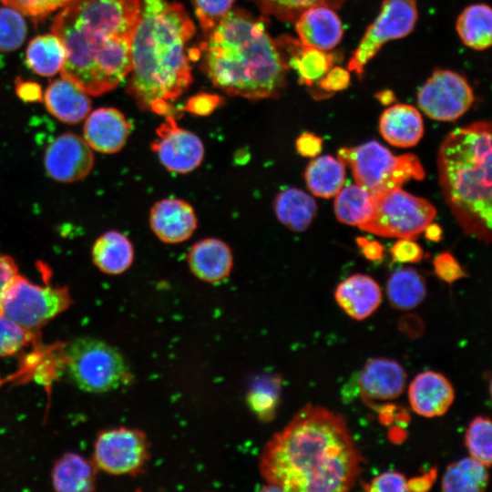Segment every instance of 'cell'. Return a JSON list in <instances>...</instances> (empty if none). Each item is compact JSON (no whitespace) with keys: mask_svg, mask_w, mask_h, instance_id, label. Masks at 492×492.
Returning a JSON list of instances; mask_svg holds the SVG:
<instances>
[{"mask_svg":"<svg viewBox=\"0 0 492 492\" xmlns=\"http://www.w3.org/2000/svg\"><path fill=\"white\" fill-rule=\"evenodd\" d=\"M156 133L151 149L167 170L187 174L200 166L205 155L201 139L195 133L179 127L173 116L166 115Z\"/></svg>","mask_w":492,"mask_h":492,"instance_id":"obj_13","label":"cell"},{"mask_svg":"<svg viewBox=\"0 0 492 492\" xmlns=\"http://www.w3.org/2000/svg\"><path fill=\"white\" fill-rule=\"evenodd\" d=\"M474 92L466 79L448 69H436L417 92L419 108L430 118L454 121L472 106Z\"/></svg>","mask_w":492,"mask_h":492,"instance_id":"obj_12","label":"cell"},{"mask_svg":"<svg viewBox=\"0 0 492 492\" xmlns=\"http://www.w3.org/2000/svg\"><path fill=\"white\" fill-rule=\"evenodd\" d=\"M295 147L301 156L315 158L322 151L323 140L313 133H303L296 139Z\"/></svg>","mask_w":492,"mask_h":492,"instance_id":"obj_47","label":"cell"},{"mask_svg":"<svg viewBox=\"0 0 492 492\" xmlns=\"http://www.w3.org/2000/svg\"><path fill=\"white\" fill-rule=\"evenodd\" d=\"M15 91L19 98L26 102H38L42 99L41 87L35 82L16 80Z\"/></svg>","mask_w":492,"mask_h":492,"instance_id":"obj_48","label":"cell"},{"mask_svg":"<svg viewBox=\"0 0 492 492\" xmlns=\"http://www.w3.org/2000/svg\"><path fill=\"white\" fill-rule=\"evenodd\" d=\"M141 0H71L51 30L64 43L66 78L99 96L116 88L131 70V42Z\"/></svg>","mask_w":492,"mask_h":492,"instance_id":"obj_2","label":"cell"},{"mask_svg":"<svg viewBox=\"0 0 492 492\" xmlns=\"http://www.w3.org/2000/svg\"><path fill=\"white\" fill-rule=\"evenodd\" d=\"M221 104V99L216 95L199 94L190 97L184 107L192 114L206 116L214 111V109Z\"/></svg>","mask_w":492,"mask_h":492,"instance_id":"obj_45","label":"cell"},{"mask_svg":"<svg viewBox=\"0 0 492 492\" xmlns=\"http://www.w3.org/2000/svg\"><path fill=\"white\" fill-rule=\"evenodd\" d=\"M455 399L450 381L441 373L425 371L415 375L408 387V401L417 415L431 418L445 415Z\"/></svg>","mask_w":492,"mask_h":492,"instance_id":"obj_17","label":"cell"},{"mask_svg":"<svg viewBox=\"0 0 492 492\" xmlns=\"http://www.w3.org/2000/svg\"><path fill=\"white\" fill-rule=\"evenodd\" d=\"M273 211L278 220L287 229L302 232L313 221L317 204L311 195L301 189L287 188L275 196Z\"/></svg>","mask_w":492,"mask_h":492,"instance_id":"obj_26","label":"cell"},{"mask_svg":"<svg viewBox=\"0 0 492 492\" xmlns=\"http://www.w3.org/2000/svg\"><path fill=\"white\" fill-rule=\"evenodd\" d=\"M338 159L351 169L355 182L374 196L401 188L410 179L421 180L425 176L415 155L395 156L374 140L342 148L338 150Z\"/></svg>","mask_w":492,"mask_h":492,"instance_id":"obj_6","label":"cell"},{"mask_svg":"<svg viewBox=\"0 0 492 492\" xmlns=\"http://www.w3.org/2000/svg\"><path fill=\"white\" fill-rule=\"evenodd\" d=\"M356 241L366 259L377 261L383 257L384 248L378 241H369L364 237L357 238Z\"/></svg>","mask_w":492,"mask_h":492,"instance_id":"obj_50","label":"cell"},{"mask_svg":"<svg viewBox=\"0 0 492 492\" xmlns=\"http://www.w3.org/2000/svg\"><path fill=\"white\" fill-rule=\"evenodd\" d=\"M195 14L204 31L209 32L231 10L235 0H193Z\"/></svg>","mask_w":492,"mask_h":492,"instance_id":"obj_39","label":"cell"},{"mask_svg":"<svg viewBox=\"0 0 492 492\" xmlns=\"http://www.w3.org/2000/svg\"><path fill=\"white\" fill-rule=\"evenodd\" d=\"M303 175L311 193L329 199L344 186L345 167L339 159L324 155L312 159Z\"/></svg>","mask_w":492,"mask_h":492,"instance_id":"obj_29","label":"cell"},{"mask_svg":"<svg viewBox=\"0 0 492 492\" xmlns=\"http://www.w3.org/2000/svg\"><path fill=\"white\" fill-rule=\"evenodd\" d=\"M465 444L470 456L486 466L491 465L492 425L487 416H477L469 424L465 436Z\"/></svg>","mask_w":492,"mask_h":492,"instance_id":"obj_35","label":"cell"},{"mask_svg":"<svg viewBox=\"0 0 492 492\" xmlns=\"http://www.w3.org/2000/svg\"><path fill=\"white\" fill-rule=\"evenodd\" d=\"M69 378L83 391L106 393L128 383L130 374L122 355L107 343L83 336L65 348Z\"/></svg>","mask_w":492,"mask_h":492,"instance_id":"obj_7","label":"cell"},{"mask_svg":"<svg viewBox=\"0 0 492 492\" xmlns=\"http://www.w3.org/2000/svg\"><path fill=\"white\" fill-rule=\"evenodd\" d=\"M96 466L75 453H67L54 465L52 483L59 492H88L95 489Z\"/></svg>","mask_w":492,"mask_h":492,"instance_id":"obj_27","label":"cell"},{"mask_svg":"<svg viewBox=\"0 0 492 492\" xmlns=\"http://www.w3.org/2000/svg\"><path fill=\"white\" fill-rule=\"evenodd\" d=\"M374 195L356 184L343 186L335 195L333 209L337 220L344 224L359 226L373 214Z\"/></svg>","mask_w":492,"mask_h":492,"instance_id":"obj_33","label":"cell"},{"mask_svg":"<svg viewBox=\"0 0 492 492\" xmlns=\"http://www.w3.org/2000/svg\"><path fill=\"white\" fill-rule=\"evenodd\" d=\"M132 123L114 108H99L87 118L83 138L92 150L103 154L119 152L126 145Z\"/></svg>","mask_w":492,"mask_h":492,"instance_id":"obj_16","label":"cell"},{"mask_svg":"<svg viewBox=\"0 0 492 492\" xmlns=\"http://www.w3.org/2000/svg\"><path fill=\"white\" fill-rule=\"evenodd\" d=\"M43 98L46 110L56 119L67 124L82 121L91 109L87 93L63 77L48 86Z\"/></svg>","mask_w":492,"mask_h":492,"instance_id":"obj_23","label":"cell"},{"mask_svg":"<svg viewBox=\"0 0 492 492\" xmlns=\"http://www.w3.org/2000/svg\"><path fill=\"white\" fill-rule=\"evenodd\" d=\"M287 67L293 68L302 84L312 86L317 83L333 67V59L327 51L303 45L299 39L285 36L276 42Z\"/></svg>","mask_w":492,"mask_h":492,"instance_id":"obj_24","label":"cell"},{"mask_svg":"<svg viewBox=\"0 0 492 492\" xmlns=\"http://www.w3.org/2000/svg\"><path fill=\"white\" fill-rule=\"evenodd\" d=\"M66 59V46L54 33L36 36L26 47L27 66L42 77H52L57 74L63 68Z\"/></svg>","mask_w":492,"mask_h":492,"instance_id":"obj_30","label":"cell"},{"mask_svg":"<svg viewBox=\"0 0 492 492\" xmlns=\"http://www.w3.org/2000/svg\"><path fill=\"white\" fill-rule=\"evenodd\" d=\"M406 477L396 471H387L374 477L364 484V489L370 492H404L406 491Z\"/></svg>","mask_w":492,"mask_h":492,"instance_id":"obj_40","label":"cell"},{"mask_svg":"<svg viewBox=\"0 0 492 492\" xmlns=\"http://www.w3.org/2000/svg\"><path fill=\"white\" fill-rule=\"evenodd\" d=\"M17 273L18 268L14 259L0 252V313L5 291Z\"/></svg>","mask_w":492,"mask_h":492,"instance_id":"obj_46","label":"cell"},{"mask_svg":"<svg viewBox=\"0 0 492 492\" xmlns=\"http://www.w3.org/2000/svg\"><path fill=\"white\" fill-rule=\"evenodd\" d=\"M319 87L327 93H334L345 89L350 83L348 69L332 67L317 82Z\"/></svg>","mask_w":492,"mask_h":492,"instance_id":"obj_43","label":"cell"},{"mask_svg":"<svg viewBox=\"0 0 492 492\" xmlns=\"http://www.w3.org/2000/svg\"><path fill=\"white\" fill-rule=\"evenodd\" d=\"M32 338L33 333L0 313V356H10L18 353Z\"/></svg>","mask_w":492,"mask_h":492,"instance_id":"obj_38","label":"cell"},{"mask_svg":"<svg viewBox=\"0 0 492 492\" xmlns=\"http://www.w3.org/2000/svg\"><path fill=\"white\" fill-rule=\"evenodd\" d=\"M71 0H50L52 10L55 11L60 7H64Z\"/></svg>","mask_w":492,"mask_h":492,"instance_id":"obj_53","label":"cell"},{"mask_svg":"<svg viewBox=\"0 0 492 492\" xmlns=\"http://www.w3.org/2000/svg\"><path fill=\"white\" fill-rule=\"evenodd\" d=\"M418 18L415 0H384L381 9L360 39L348 62V70L362 77L365 66L391 40L403 38L414 30Z\"/></svg>","mask_w":492,"mask_h":492,"instance_id":"obj_10","label":"cell"},{"mask_svg":"<svg viewBox=\"0 0 492 492\" xmlns=\"http://www.w3.org/2000/svg\"><path fill=\"white\" fill-rule=\"evenodd\" d=\"M190 57L201 58L214 86L231 96L261 99L284 85L287 67L264 25L241 10H231Z\"/></svg>","mask_w":492,"mask_h":492,"instance_id":"obj_4","label":"cell"},{"mask_svg":"<svg viewBox=\"0 0 492 492\" xmlns=\"http://www.w3.org/2000/svg\"><path fill=\"white\" fill-rule=\"evenodd\" d=\"M334 297L347 315L362 321L377 310L382 292L377 282L370 276L354 274L339 283Z\"/></svg>","mask_w":492,"mask_h":492,"instance_id":"obj_21","label":"cell"},{"mask_svg":"<svg viewBox=\"0 0 492 492\" xmlns=\"http://www.w3.org/2000/svg\"><path fill=\"white\" fill-rule=\"evenodd\" d=\"M386 294L394 308L401 311L412 310L425 298V280L415 269H399L390 276Z\"/></svg>","mask_w":492,"mask_h":492,"instance_id":"obj_32","label":"cell"},{"mask_svg":"<svg viewBox=\"0 0 492 492\" xmlns=\"http://www.w3.org/2000/svg\"><path fill=\"white\" fill-rule=\"evenodd\" d=\"M94 264L104 273L118 275L132 265L135 250L131 241L122 232L108 231L101 234L91 250Z\"/></svg>","mask_w":492,"mask_h":492,"instance_id":"obj_25","label":"cell"},{"mask_svg":"<svg viewBox=\"0 0 492 492\" xmlns=\"http://www.w3.org/2000/svg\"><path fill=\"white\" fill-rule=\"evenodd\" d=\"M149 223L155 236L164 243L188 241L198 227V218L188 201L169 197L156 201L149 210Z\"/></svg>","mask_w":492,"mask_h":492,"instance_id":"obj_15","label":"cell"},{"mask_svg":"<svg viewBox=\"0 0 492 492\" xmlns=\"http://www.w3.org/2000/svg\"><path fill=\"white\" fill-rule=\"evenodd\" d=\"M281 380L278 377H266L254 384L249 395L251 409L263 419L272 416L278 404Z\"/></svg>","mask_w":492,"mask_h":492,"instance_id":"obj_37","label":"cell"},{"mask_svg":"<svg viewBox=\"0 0 492 492\" xmlns=\"http://www.w3.org/2000/svg\"><path fill=\"white\" fill-rule=\"evenodd\" d=\"M233 261L231 247L217 238H205L195 242L187 256L192 274L209 283L226 279L231 272Z\"/></svg>","mask_w":492,"mask_h":492,"instance_id":"obj_20","label":"cell"},{"mask_svg":"<svg viewBox=\"0 0 492 492\" xmlns=\"http://www.w3.org/2000/svg\"><path fill=\"white\" fill-rule=\"evenodd\" d=\"M406 373L396 361L384 357L369 359L359 376L362 396L368 401H389L399 397L405 387Z\"/></svg>","mask_w":492,"mask_h":492,"instance_id":"obj_18","label":"cell"},{"mask_svg":"<svg viewBox=\"0 0 492 492\" xmlns=\"http://www.w3.org/2000/svg\"><path fill=\"white\" fill-rule=\"evenodd\" d=\"M423 232H425V237L432 241H438L442 237L441 227L433 221L425 227Z\"/></svg>","mask_w":492,"mask_h":492,"instance_id":"obj_51","label":"cell"},{"mask_svg":"<svg viewBox=\"0 0 492 492\" xmlns=\"http://www.w3.org/2000/svg\"><path fill=\"white\" fill-rule=\"evenodd\" d=\"M299 40L305 46L329 51L341 42L343 23L335 9L325 5L312 6L294 21Z\"/></svg>","mask_w":492,"mask_h":492,"instance_id":"obj_19","label":"cell"},{"mask_svg":"<svg viewBox=\"0 0 492 492\" xmlns=\"http://www.w3.org/2000/svg\"><path fill=\"white\" fill-rule=\"evenodd\" d=\"M379 131L393 146L413 147L424 135L423 118L416 108L408 104H395L382 113Z\"/></svg>","mask_w":492,"mask_h":492,"instance_id":"obj_22","label":"cell"},{"mask_svg":"<svg viewBox=\"0 0 492 492\" xmlns=\"http://www.w3.org/2000/svg\"><path fill=\"white\" fill-rule=\"evenodd\" d=\"M4 4L10 6L22 15H26L34 19H42L53 12L50 0H2Z\"/></svg>","mask_w":492,"mask_h":492,"instance_id":"obj_42","label":"cell"},{"mask_svg":"<svg viewBox=\"0 0 492 492\" xmlns=\"http://www.w3.org/2000/svg\"><path fill=\"white\" fill-rule=\"evenodd\" d=\"M266 15L282 21H295L306 9L325 5L339 8L344 0H251Z\"/></svg>","mask_w":492,"mask_h":492,"instance_id":"obj_34","label":"cell"},{"mask_svg":"<svg viewBox=\"0 0 492 492\" xmlns=\"http://www.w3.org/2000/svg\"><path fill=\"white\" fill-rule=\"evenodd\" d=\"M377 98L385 105H388L393 102L394 95L391 91H383L376 95Z\"/></svg>","mask_w":492,"mask_h":492,"instance_id":"obj_52","label":"cell"},{"mask_svg":"<svg viewBox=\"0 0 492 492\" xmlns=\"http://www.w3.org/2000/svg\"><path fill=\"white\" fill-rule=\"evenodd\" d=\"M26 24L20 12L10 7H0V52L17 49L26 36Z\"/></svg>","mask_w":492,"mask_h":492,"instance_id":"obj_36","label":"cell"},{"mask_svg":"<svg viewBox=\"0 0 492 492\" xmlns=\"http://www.w3.org/2000/svg\"><path fill=\"white\" fill-rule=\"evenodd\" d=\"M363 464L343 416L310 404L267 442L260 470L272 489L343 492L355 485Z\"/></svg>","mask_w":492,"mask_h":492,"instance_id":"obj_1","label":"cell"},{"mask_svg":"<svg viewBox=\"0 0 492 492\" xmlns=\"http://www.w3.org/2000/svg\"><path fill=\"white\" fill-rule=\"evenodd\" d=\"M195 26L182 5L141 0L131 42L128 93L142 110L169 115L192 82L187 46Z\"/></svg>","mask_w":492,"mask_h":492,"instance_id":"obj_3","label":"cell"},{"mask_svg":"<svg viewBox=\"0 0 492 492\" xmlns=\"http://www.w3.org/2000/svg\"><path fill=\"white\" fill-rule=\"evenodd\" d=\"M436 476V469L432 468L418 477H412L407 480L406 491L422 492L429 490L432 487Z\"/></svg>","mask_w":492,"mask_h":492,"instance_id":"obj_49","label":"cell"},{"mask_svg":"<svg viewBox=\"0 0 492 492\" xmlns=\"http://www.w3.org/2000/svg\"><path fill=\"white\" fill-rule=\"evenodd\" d=\"M391 254L398 262H418L423 257V250L413 240L401 239L392 246Z\"/></svg>","mask_w":492,"mask_h":492,"instance_id":"obj_44","label":"cell"},{"mask_svg":"<svg viewBox=\"0 0 492 492\" xmlns=\"http://www.w3.org/2000/svg\"><path fill=\"white\" fill-rule=\"evenodd\" d=\"M149 458L145 434L138 429L118 427L101 432L94 445L96 467L111 475H137Z\"/></svg>","mask_w":492,"mask_h":492,"instance_id":"obj_11","label":"cell"},{"mask_svg":"<svg viewBox=\"0 0 492 492\" xmlns=\"http://www.w3.org/2000/svg\"><path fill=\"white\" fill-rule=\"evenodd\" d=\"M433 264L436 274L447 283H452L466 276L457 261L449 252L440 253L436 257Z\"/></svg>","mask_w":492,"mask_h":492,"instance_id":"obj_41","label":"cell"},{"mask_svg":"<svg viewBox=\"0 0 492 492\" xmlns=\"http://www.w3.org/2000/svg\"><path fill=\"white\" fill-rule=\"evenodd\" d=\"M439 183L463 231L491 240V124L477 121L451 131L437 154Z\"/></svg>","mask_w":492,"mask_h":492,"instance_id":"obj_5","label":"cell"},{"mask_svg":"<svg viewBox=\"0 0 492 492\" xmlns=\"http://www.w3.org/2000/svg\"><path fill=\"white\" fill-rule=\"evenodd\" d=\"M71 303L67 288L38 285L17 273L4 295L2 313L33 333Z\"/></svg>","mask_w":492,"mask_h":492,"instance_id":"obj_9","label":"cell"},{"mask_svg":"<svg viewBox=\"0 0 492 492\" xmlns=\"http://www.w3.org/2000/svg\"><path fill=\"white\" fill-rule=\"evenodd\" d=\"M95 163L91 148L82 137L66 132L60 134L46 147L43 164L49 178L71 183L83 179Z\"/></svg>","mask_w":492,"mask_h":492,"instance_id":"obj_14","label":"cell"},{"mask_svg":"<svg viewBox=\"0 0 492 492\" xmlns=\"http://www.w3.org/2000/svg\"><path fill=\"white\" fill-rule=\"evenodd\" d=\"M374 200L372 216L358 227L383 237L414 240L436 214V208L428 200L401 188L374 195Z\"/></svg>","mask_w":492,"mask_h":492,"instance_id":"obj_8","label":"cell"},{"mask_svg":"<svg viewBox=\"0 0 492 492\" xmlns=\"http://www.w3.org/2000/svg\"><path fill=\"white\" fill-rule=\"evenodd\" d=\"M487 485V466L469 456L446 466L441 481V489L444 492H482Z\"/></svg>","mask_w":492,"mask_h":492,"instance_id":"obj_31","label":"cell"},{"mask_svg":"<svg viewBox=\"0 0 492 492\" xmlns=\"http://www.w3.org/2000/svg\"><path fill=\"white\" fill-rule=\"evenodd\" d=\"M458 36L465 46L482 51L492 43V11L487 4L466 6L456 22Z\"/></svg>","mask_w":492,"mask_h":492,"instance_id":"obj_28","label":"cell"}]
</instances>
